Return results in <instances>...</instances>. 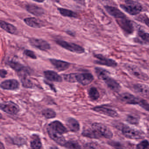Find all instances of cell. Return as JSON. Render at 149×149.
<instances>
[{"label":"cell","mask_w":149,"mask_h":149,"mask_svg":"<svg viewBox=\"0 0 149 149\" xmlns=\"http://www.w3.org/2000/svg\"><path fill=\"white\" fill-rule=\"evenodd\" d=\"M0 135H1V134H0Z\"/></svg>","instance_id":"cell-48"},{"label":"cell","mask_w":149,"mask_h":149,"mask_svg":"<svg viewBox=\"0 0 149 149\" xmlns=\"http://www.w3.org/2000/svg\"><path fill=\"white\" fill-rule=\"evenodd\" d=\"M96 145L95 143H88L84 146V149H95Z\"/></svg>","instance_id":"cell-39"},{"label":"cell","mask_w":149,"mask_h":149,"mask_svg":"<svg viewBox=\"0 0 149 149\" xmlns=\"http://www.w3.org/2000/svg\"><path fill=\"white\" fill-rule=\"evenodd\" d=\"M0 27L10 34H15L17 31L16 28L13 24L1 20H0Z\"/></svg>","instance_id":"cell-23"},{"label":"cell","mask_w":149,"mask_h":149,"mask_svg":"<svg viewBox=\"0 0 149 149\" xmlns=\"http://www.w3.org/2000/svg\"><path fill=\"white\" fill-rule=\"evenodd\" d=\"M91 127L97 133L100 138L103 137L107 139H111L113 137L112 131L102 123H93Z\"/></svg>","instance_id":"cell-4"},{"label":"cell","mask_w":149,"mask_h":149,"mask_svg":"<svg viewBox=\"0 0 149 149\" xmlns=\"http://www.w3.org/2000/svg\"><path fill=\"white\" fill-rule=\"evenodd\" d=\"M94 56L97 59L95 62L96 64L113 68L117 66V63L115 60L105 57L101 54H96Z\"/></svg>","instance_id":"cell-12"},{"label":"cell","mask_w":149,"mask_h":149,"mask_svg":"<svg viewBox=\"0 0 149 149\" xmlns=\"http://www.w3.org/2000/svg\"><path fill=\"white\" fill-rule=\"evenodd\" d=\"M109 144L112 146L118 149H123V146L120 143L116 142H109Z\"/></svg>","instance_id":"cell-38"},{"label":"cell","mask_w":149,"mask_h":149,"mask_svg":"<svg viewBox=\"0 0 149 149\" xmlns=\"http://www.w3.org/2000/svg\"><path fill=\"white\" fill-rule=\"evenodd\" d=\"M120 7L126 12L132 15H138L142 10L141 5L138 2L133 0H126L125 4H120Z\"/></svg>","instance_id":"cell-2"},{"label":"cell","mask_w":149,"mask_h":149,"mask_svg":"<svg viewBox=\"0 0 149 149\" xmlns=\"http://www.w3.org/2000/svg\"><path fill=\"white\" fill-rule=\"evenodd\" d=\"M31 149H40L42 148V144L41 140L37 135H33L30 143Z\"/></svg>","instance_id":"cell-27"},{"label":"cell","mask_w":149,"mask_h":149,"mask_svg":"<svg viewBox=\"0 0 149 149\" xmlns=\"http://www.w3.org/2000/svg\"><path fill=\"white\" fill-rule=\"evenodd\" d=\"M133 90L139 95L149 98V86L145 84L136 83L133 85Z\"/></svg>","instance_id":"cell-13"},{"label":"cell","mask_w":149,"mask_h":149,"mask_svg":"<svg viewBox=\"0 0 149 149\" xmlns=\"http://www.w3.org/2000/svg\"><path fill=\"white\" fill-rule=\"evenodd\" d=\"M73 1L80 5L83 6H86V0H73Z\"/></svg>","instance_id":"cell-40"},{"label":"cell","mask_w":149,"mask_h":149,"mask_svg":"<svg viewBox=\"0 0 149 149\" xmlns=\"http://www.w3.org/2000/svg\"><path fill=\"white\" fill-rule=\"evenodd\" d=\"M45 78L50 81L61 82L63 80L62 77L58 74L51 70L45 71L44 72Z\"/></svg>","instance_id":"cell-22"},{"label":"cell","mask_w":149,"mask_h":149,"mask_svg":"<svg viewBox=\"0 0 149 149\" xmlns=\"http://www.w3.org/2000/svg\"><path fill=\"white\" fill-rule=\"evenodd\" d=\"M0 109L7 113L16 115L20 110L19 107L11 101L5 102L0 103Z\"/></svg>","instance_id":"cell-7"},{"label":"cell","mask_w":149,"mask_h":149,"mask_svg":"<svg viewBox=\"0 0 149 149\" xmlns=\"http://www.w3.org/2000/svg\"><path fill=\"white\" fill-rule=\"evenodd\" d=\"M54 1H55L56 2H60V0H54Z\"/></svg>","instance_id":"cell-46"},{"label":"cell","mask_w":149,"mask_h":149,"mask_svg":"<svg viewBox=\"0 0 149 149\" xmlns=\"http://www.w3.org/2000/svg\"><path fill=\"white\" fill-rule=\"evenodd\" d=\"M88 96L93 101L97 100L100 97V93L97 88L94 87H92L89 88L88 91Z\"/></svg>","instance_id":"cell-30"},{"label":"cell","mask_w":149,"mask_h":149,"mask_svg":"<svg viewBox=\"0 0 149 149\" xmlns=\"http://www.w3.org/2000/svg\"><path fill=\"white\" fill-rule=\"evenodd\" d=\"M26 9L29 13L36 16H41L45 14V10L43 8L35 4H28L26 5Z\"/></svg>","instance_id":"cell-18"},{"label":"cell","mask_w":149,"mask_h":149,"mask_svg":"<svg viewBox=\"0 0 149 149\" xmlns=\"http://www.w3.org/2000/svg\"><path fill=\"white\" fill-rule=\"evenodd\" d=\"M119 26L128 35L132 34L134 31V27L133 22L130 20L127 19V17L119 18L116 19Z\"/></svg>","instance_id":"cell-8"},{"label":"cell","mask_w":149,"mask_h":149,"mask_svg":"<svg viewBox=\"0 0 149 149\" xmlns=\"http://www.w3.org/2000/svg\"><path fill=\"white\" fill-rule=\"evenodd\" d=\"M125 68L130 75L141 80L147 81L149 79L148 75L143 72L136 65L133 64H126Z\"/></svg>","instance_id":"cell-3"},{"label":"cell","mask_w":149,"mask_h":149,"mask_svg":"<svg viewBox=\"0 0 149 149\" xmlns=\"http://www.w3.org/2000/svg\"><path fill=\"white\" fill-rule=\"evenodd\" d=\"M2 115L1 113H0V119H2Z\"/></svg>","instance_id":"cell-45"},{"label":"cell","mask_w":149,"mask_h":149,"mask_svg":"<svg viewBox=\"0 0 149 149\" xmlns=\"http://www.w3.org/2000/svg\"><path fill=\"white\" fill-rule=\"evenodd\" d=\"M136 149H149V143L147 140L141 142L136 146Z\"/></svg>","instance_id":"cell-35"},{"label":"cell","mask_w":149,"mask_h":149,"mask_svg":"<svg viewBox=\"0 0 149 149\" xmlns=\"http://www.w3.org/2000/svg\"><path fill=\"white\" fill-rule=\"evenodd\" d=\"M104 8L109 14L117 19L126 17L125 14L116 7L106 5Z\"/></svg>","instance_id":"cell-19"},{"label":"cell","mask_w":149,"mask_h":149,"mask_svg":"<svg viewBox=\"0 0 149 149\" xmlns=\"http://www.w3.org/2000/svg\"><path fill=\"white\" fill-rule=\"evenodd\" d=\"M63 76L64 79L68 82H79L83 86L90 84L94 80L93 74L89 73H70L63 74Z\"/></svg>","instance_id":"cell-1"},{"label":"cell","mask_w":149,"mask_h":149,"mask_svg":"<svg viewBox=\"0 0 149 149\" xmlns=\"http://www.w3.org/2000/svg\"><path fill=\"white\" fill-rule=\"evenodd\" d=\"M47 130H51L54 133L63 135L67 132V130L59 121H54L48 125Z\"/></svg>","instance_id":"cell-10"},{"label":"cell","mask_w":149,"mask_h":149,"mask_svg":"<svg viewBox=\"0 0 149 149\" xmlns=\"http://www.w3.org/2000/svg\"><path fill=\"white\" fill-rule=\"evenodd\" d=\"M82 134L84 136L88 138H94V139L100 138L98 135L92 127L84 129L82 132Z\"/></svg>","instance_id":"cell-28"},{"label":"cell","mask_w":149,"mask_h":149,"mask_svg":"<svg viewBox=\"0 0 149 149\" xmlns=\"http://www.w3.org/2000/svg\"><path fill=\"white\" fill-rule=\"evenodd\" d=\"M48 134L50 137L54 141L56 142L57 143L62 146H64L65 144L66 143V141L65 137L63 136V135L59 134L54 133L52 131L47 130Z\"/></svg>","instance_id":"cell-21"},{"label":"cell","mask_w":149,"mask_h":149,"mask_svg":"<svg viewBox=\"0 0 149 149\" xmlns=\"http://www.w3.org/2000/svg\"><path fill=\"white\" fill-rule=\"evenodd\" d=\"M12 141L13 143L15 145L17 146H22L25 144L26 141L24 138L21 137V136H16L12 139Z\"/></svg>","instance_id":"cell-34"},{"label":"cell","mask_w":149,"mask_h":149,"mask_svg":"<svg viewBox=\"0 0 149 149\" xmlns=\"http://www.w3.org/2000/svg\"><path fill=\"white\" fill-rule=\"evenodd\" d=\"M24 21L27 25L31 28L39 29L45 26L42 20L36 17H27L24 19Z\"/></svg>","instance_id":"cell-16"},{"label":"cell","mask_w":149,"mask_h":149,"mask_svg":"<svg viewBox=\"0 0 149 149\" xmlns=\"http://www.w3.org/2000/svg\"><path fill=\"white\" fill-rule=\"evenodd\" d=\"M29 41L32 46L41 50L47 51L50 49L51 46L49 44L43 39L31 38Z\"/></svg>","instance_id":"cell-11"},{"label":"cell","mask_w":149,"mask_h":149,"mask_svg":"<svg viewBox=\"0 0 149 149\" xmlns=\"http://www.w3.org/2000/svg\"><path fill=\"white\" fill-rule=\"evenodd\" d=\"M56 43L62 48L74 53L82 54L85 52V49L83 47L75 44L62 40H58Z\"/></svg>","instance_id":"cell-6"},{"label":"cell","mask_w":149,"mask_h":149,"mask_svg":"<svg viewBox=\"0 0 149 149\" xmlns=\"http://www.w3.org/2000/svg\"><path fill=\"white\" fill-rule=\"evenodd\" d=\"M0 149H5L4 145L1 141H0Z\"/></svg>","instance_id":"cell-43"},{"label":"cell","mask_w":149,"mask_h":149,"mask_svg":"<svg viewBox=\"0 0 149 149\" xmlns=\"http://www.w3.org/2000/svg\"><path fill=\"white\" fill-rule=\"evenodd\" d=\"M42 115L47 119H52L55 118L56 116V112L51 109H47L42 111Z\"/></svg>","instance_id":"cell-32"},{"label":"cell","mask_w":149,"mask_h":149,"mask_svg":"<svg viewBox=\"0 0 149 149\" xmlns=\"http://www.w3.org/2000/svg\"><path fill=\"white\" fill-rule=\"evenodd\" d=\"M143 22L149 28V18L148 17H145V18L143 19Z\"/></svg>","instance_id":"cell-42"},{"label":"cell","mask_w":149,"mask_h":149,"mask_svg":"<svg viewBox=\"0 0 149 149\" xmlns=\"http://www.w3.org/2000/svg\"><path fill=\"white\" fill-rule=\"evenodd\" d=\"M58 10L60 14L63 16L73 18H76L78 17L77 13L70 10L62 8H58Z\"/></svg>","instance_id":"cell-25"},{"label":"cell","mask_w":149,"mask_h":149,"mask_svg":"<svg viewBox=\"0 0 149 149\" xmlns=\"http://www.w3.org/2000/svg\"><path fill=\"white\" fill-rule=\"evenodd\" d=\"M136 39L138 42L149 44V33L140 31L138 32Z\"/></svg>","instance_id":"cell-26"},{"label":"cell","mask_w":149,"mask_h":149,"mask_svg":"<svg viewBox=\"0 0 149 149\" xmlns=\"http://www.w3.org/2000/svg\"><path fill=\"white\" fill-rule=\"evenodd\" d=\"M127 120L130 124L137 125L139 123V118L135 116L129 115L127 117Z\"/></svg>","instance_id":"cell-33"},{"label":"cell","mask_w":149,"mask_h":149,"mask_svg":"<svg viewBox=\"0 0 149 149\" xmlns=\"http://www.w3.org/2000/svg\"><path fill=\"white\" fill-rule=\"evenodd\" d=\"M148 120L149 121V116H148Z\"/></svg>","instance_id":"cell-47"},{"label":"cell","mask_w":149,"mask_h":149,"mask_svg":"<svg viewBox=\"0 0 149 149\" xmlns=\"http://www.w3.org/2000/svg\"><path fill=\"white\" fill-rule=\"evenodd\" d=\"M1 88L5 90H14L17 89L19 87V83L14 79L6 80L0 84Z\"/></svg>","instance_id":"cell-15"},{"label":"cell","mask_w":149,"mask_h":149,"mask_svg":"<svg viewBox=\"0 0 149 149\" xmlns=\"http://www.w3.org/2000/svg\"><path fill=\"white\" fill-rule=\"evenodd\" d=\"M119 99L123 102L129 105H140L142 99L138 98L132 94L128 93L121 94Z\"/></svg>","instance_id":"cell-9"},{"label":"cell","mask_w":149,"mask_h":149,"mask_svg":"<svg viewBox=\"0 0 149 149\" xmlns=\"http://www.w3.org/2000/svg\"><path fill=\"white\" fill-rule=\"evenodd\" d=\"M103 81H105L107 86L112 91L117 92L120 89L121 86L120 84L110 76H108Z\"/></svg>","instance_id":"cell-20"},{"label":"cell","mask_w":149,"mask_h":149,"mask_svg":"<svg viewBox=\"0 0 149 149\" xmlns=\"http://www.w3.org/2000/svg\"><path fill=\"white\" fill-rule=\"evenodd\" d=\"M64 147L68 149H81L79 143L75 141H66Z\"/></svg>","instance_id":"cell-31"},{"label":"cell","mask_w":149,"mask_h":149,"mask_svg":"<svg viewBox=\"0 0 149 149\" xmlns=\"http://www.w3.org/2000/svg\"><path fill=\"white\" fill-rule=\"evenodd\" d=\"M95 72L99 79L104 80L108 76H109V73L104 69L102 68H95Z\"/></svg>","instance_id":"cell-29"},{"label":"cell","mask_w":149,"mask_h":149,"mask_svg":"<svg viewBox=\"0 0 149 149\" xmlns=\"http://www.w3.org/2000/svg\"><path fill=\"white\" fill-rule=\"evenodd\" d=\"M8 74V72L6 70H0V77L1 78H4L6 77Z\"/></svg>","instance_id":"cell-41"},{"label":"cell","mask_w":149,"mask_h":149,"mask_svg":"<svg viewBox=\"0 0 149 149\" xmlns=\"http://www.w3.org/2000/svg\"><path fill=\"white\" fill-rule=\"evenodd\" d=\"M122 131L124 136L129 139L137 140L142 139L144 137V135L142 132L126 125L123 126Z\"/></svg>","instance_id":"cell-5"},{"label":"cell","mask_w":149,"mask_h":149,"mask_svg":"<svg viewBox=\"0 0 149 149\" xmlns=\"http://www.w3.org/2000/svg\"><path fill=\"white\" fill-rule=\"evenodd\" d=\"M24 54L27 56L29 57L32 59H36L37 58L36 56L35 55V53L29 50H25L24 51Z\"/></svg>","instance_id":"cell-37"},{"label":"cell","mask_w":149,"mask_h":149,"mask_svg":"<svg viewBox=\"0 0 149 149\" xmlns=\"http://www.w3.org/2000/svg\"><path fill=\"white\" fill-rule=\"evenodd\" d=\"M93 110L97 113L111 117H116L118 116V113L116 110L107 107L98 106L94 107Z\"/></svg>","instance_id":"cell-14"},{"label":"cell","mask_w":149,"mask_h":149,"mask_svg":"<svg viewBox=\"0 0 149 149\" xmlns=\"http://www.w3.org/2000/svg\"><path fill=\"white\" fill-rule=\"evenodd\" d=\"M67 125L70 130L73 132H77L80 129V125L77 120L70 118L67 121Z\"/></svg>","instance_id":"cell-24"},{"label":"cell","mask_w":149,"mask_h":149,"mask_svg":"<svg viewBox=\"0 0 149 149\" xmlns=\"http://www.w3.org/2000/svg\"><path fill=\"white\" fill-rule=\"evenodd\" d=\"M33 1H35L37 2L38 3H43L45 1V0H33Z\"/></svg>","instance_id":"cell-44"},{"label":"cell","mask_w":149,"mask_h":149,"mask_svg":"<svg viewBox=\"0 0 149 149\" xmlns=\"http://www.w3.org/2000/svg\"><path fill=\"white\" fill-rule=\"evenodd\" d=\"M139 106L146 111L149 112V103L147 101L142 99Z\"/></svg>","instance_id":"cell-36"},{"label":"cell","mask_w":149,"mask_h":149,"mask_svg":"<svg viewBox=\"0 0 149 149\" xmlns=\"http://www.w3.org/2000/svg\"><path fill=\"white\" fill-rule=\"evenodd\" d=\"M49 60L52 64L59 71L67 70L70 66V63L63 60L56 59H50Z\"/></svg>","instance_id":"cell-17"}]
</instances>
